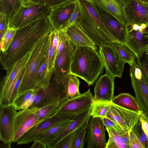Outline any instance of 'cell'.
I'll use <instances>...</instances> for the list:
<instances>
[{
  "label": "cell",
  "instance_id": "1",
  "mask_svg": "<svg viewBox=\"0 0 148 148\" xmlns=\"http://www.w3.org/2000/svg\"><path fill=\"white\" fill-rule=\"evenodd\" d=\"M53 28L47 18L34 21L17 29L8 49L1 52L2 67L6 71L32 51L42 38L49 34Z\"/></svg>",
  "mask_w": 148,
  "mask_h": 148
},
{
  "label": "cell",
  "instance_id": "2",
  "mask_svg": "<svg viewBox=\"0 0 148 148\" xmlns=\"http://www.w3.org/2000/svg\"><path fill=\"white\" fill-rule=\"evenodd\" d=\"M104 68L98 51L86 46L75 48L70 73L83 79L90 86L98 79Z\"/></svg>",
  "mask_w": 148,
  "mask_h": 148
},
{
  "label": "cell",
  "instance_id": "3",
  "mask_svg": "<svg viewBox=\"0 0 148 148\" xmlns=\"http://www.w3.org/2000/svg\"><path fill=\"white\" fill-rule=\"evenodd\" d=\"M81 14L77 24L96 46L116 42L100 18L92 2L87 0H76Z\"/></svg>",
  "mask_w": 148,
  "mask_h": 148
},
{
  "label": "cell",
  "instance_id": "4",
  "mask_svg": "<svg viewBox=\"0 0 148 148\" xmlns=\"http://www.w3.org/2000/svg\"><path fill=\"white\" fill-rule=\"evenodd\" d=\"M49 34L42 38L32 50L27 63L18 91V94L27 90L37 89L35 82L36 75L42 58L48 50Z\"/></svg>",
  "mask_w": 148,
  "mask_h": 148
},
{
  "label": "cell",
  "instance_id": "5",
  "mask_svg": "<svg viewBox=\"0 0 148 148\" xmlns=\"http://www.w3.org/2000/svg\"><path fill=\"white\" fill-rule=\"evenodd\" d=\"M51 10L43 3H34L27 7L21 6L9 19L8 28L17 29L39 20L48 18Z\"/></svg>",
  "mask_w": 148,
  "mask_h": 148
},
{
  "label": "cell",
  "instance_id": "6",
  "mask_svg": "<svg viewBox=\"0 0 148 148\" xmlns=\"http://www.w3.org/2000/svg\"><path fill=\"white\" fill-rule=\"evenodd\" d=\"M130 75L136 100L141 111L148 116V82L136 58L130 66Z\"/></svg>",
  "mask_w": 148,
  "mask_h": 148
},
{
  "label": "cell",
  "instance_id": "7",
  "mask_svg": "<svg viewBox=\"0 0 148 148\" xmlns=\"http://www.w3.org/2000/svg\"><path fill=\"white\" fill-rule=\"evenodd\" d=\"M98 51L106 73L115 77H121L126 62L116 50L114 43H106L99 46Z\"/></svg>",
  "mask_w": 148,
  "mask_h": 148
},
{
  "label": "cell",
  "instance_id": "8",
  "mask_svg": "<svg viewBox=\"0 0 148 148\" xmlns=\"http://www.w3.org/2000/svg\"><path fill=\"white\" fill-rule=\"evenodd\" d=\"M126 25L127 34L125 44L139 59L145 53L148 44V24Z\"/></svg>",
  "mask_w": 148,
  "mask_h": 148
},
{
  "label": "cell",
  "instance_id": "9",
  "mask_svg": "<svg viewBox=\"0 0 148 148\" xmlns=\"http://www.w3.org/2000/svg\"><path fill=\"white\" fill-rule=\"evenodd\" d=\"M92 3L101 21L116 42L125 44L127 34L126 24L120 22L105 10L97 0Z\"/></svg>",
  "mask_w": 148,
  "mask_h": 148
},
{
  "label": "cell",
  "instance_id": "10",
  "mask_svg": "<svg viewBox=\"0 0 148 148\" xmlns=\"http://www.w3.org/2000/svg\"><path fill=\"white\" fill-rule=\"evenodd\" d=\"M38 108L30 107L17 112L14 118L12 142L17 140L36 125L40 123L37 114Z\"/></svg>",
  "mask_w": 148,
  "mask_h": 148
},
{
  "label": "cell",
  "instance_id": "11",
  "mask_svg": "<svg viewBox=\"0 0 148 148\" xmlns=\"http://www.w3.org/2000/svg\"><path fill=\"white\" fill-rule=\"evenodd\" d=\"M94 101V96L89 89L79 95L67 100L54 117L73 118L90 107Z\"/></svg>",
  "mask_w": 148,
  "mask_h": 148
},
{
  "label": "cell",
  "instance_id": "12",
  "mask_svg": "<svg viewBox=\"0 0 148 148\" xmlns=\"http://www.w3.org/2000/svg\"><path fill=\"white\" fill-rule=\"evenodd\" d=\"M105 127L102 118L91 116L87 128V148H106Z\"/></svg>",
  "mask_w": 148,
  "mask_h": 148
},
{
  "label": "cell",
  "instance_id": "13",
  "mask_svg": "<svg viewBox=\"0 0 148 148\" xmlns=\"http://www.w3.org/2000/svg\"><path fill=\"white\" fill-rule=\"evenodd\" d=\"M69 99V98L64 91L61 83L58 84L55 80L38 92L30 107L39 108L53 102Z\"/></svg>",
  "mask_w": 148,
  "mask_h": 148
},
{
  "label": "cell",
  "instance_id": "14",
  "mask_svg": "<svg viewBox=\"0 0 148 148\" xmlns=\"http://www.w3.org/2000/svg\"><path fill=\"white\" fill-rule=\"evenodd\" d=\"M74 46L68 39L62 50L57 52L55 64V80L58 84L71 73Z\"/></svg>",
  "mask_w": 148,
  "mask_h": 148
},
{
  "label": "cell",
  "instance_id": "15",
  "mask_svg": "<svg viewBox=\"0 0 148 148\" xmlns=\"http://www.w3.org/2000/svg\"><path fill=\"white\" fill-rule=\"evenodd\" d=\"M141 112L131 110L112 103L106 117L117 123L128 132L138 122Z\"/></svg>",
  "mask_w": 148,
  "mask_h": 148
},
{
  "label": "cell",
  "instance_id": "16",
  "mask_svg": "<svg viewBox=\"0 0 148 148\" xmlns=\"http://www.w3.org/2000/svg\"><path fill=\"white\" fill-rule=\"evenodd\" d=\"M13 104L0 105V139L11 144L14 120L17 112Z\"/></svg>",
  "mask_w": 148,
  "mask_h": 148
},
{
  "label": "cell",
  "instance_id": "17",
  "mask_svg": "<svg viewBox=\"0 0 148 148\" xmlns=\"http://www.w3.org/2000/svg\"><path fill=\"white\" fill-rule=\"evenodd\" d=\"M126 19V24H148L144 3L139 0H119Z\"/></svg>",
  "mask_w": 148,
  "mask_h": 148
},
{
  "label": "cell",
  "instance_id": "18",
  "mask_svg": "<svg viewBox=\"0 0 148 148\" xmlns=\"http://www.w3.org/2000/svg\"><path fill=\"white\" fill-rule=\"evenodd\" d=\"M76 0L61 4L52 9L48 19L53 29L64 30L65 25L77 4Z\"/></svg>",
  "mask_w": 148,
  "mask_h": 148
},
{
  "label": "cell",
  "instance_id": "19",
  "mask_svg": "<svg viewBox=\"0 0 148 148\" xmlns=\"http://www.w3.org/2000/svg\"><path fill=\"white\" fill-rule=\"evenodd\" d=\"M69 117H54L40 122L34 126L25 133L17 140L16 143L18 145L28 144L35 140H40L43 134L49 128Z\"/></svg>",
  "mask_w": 148,
  "mask_h": 148
},
{
  "label": "cell",
  "instance_id": "20",
  "mask_svg": "<svg viewBox=\"0 0 148 148\" xmlns=\"http://www.w3.org/2000/svg\"><path fill=\"white\" fill-rule=\"evenodd\" d=\"M115 77L105 73L97 81L94 88V101L112 102L114 97Z\"/></svg>",
  "mask_w": 148,
  "mask_h": 148
},
{
  "label": "cell",
  "instance_id": "21",
  "mask_svg": "<svg viewBox=\"0 0 148 148\" xmlns=\"http://www.w3.org/2000/svg\"><path fill=\"white\" fill-rule=\"evenodd\" d=\"M32 51L6 71V74L0 82V103L3 101L10 87L16 78L20 70L26 65L29 59Z\"/></svg>",
  "mask_w": 148,
  "mask_h": 148
},
{
  "label": "cell",
  "instance_id": "22",
  "mask_svg": "<svg viewBox=\"0 0 148 148\" xmlns=\"http://www.w3.org/2000/svg\"><path fill=\"white\" fill-rule=\"evenodd\" d=\"M91 106L87 109L74 117L64 131L56 138L47 145V148H56L61 140L66 136L77 130L91 117Z\"/></svg>",
  "mask_w": 148,
  "mask_h": 148
},
{
  "label": "cell",
  "instance_id": "23",
  "mask_svg": "<svg viewBox=\"0 0 148 148\" xmlns=\"http://www.w3.org/2000/svg\"><path fill=\"white\" fill-rule=\"evenodd\" d=\"M66 37L75 48L80 46L90 47L97 50V47L77 25H73L64 30Z\"/></svg>",
  "mask_w": 148,
  "mask_h": 148
},
{
  "label": "cell",
  "instance_id": "24",
  "mask_svg": "<svg viewBox=\"0 0 148 148\" xmlns=\"http://www.w3.org/2000/svg\"><path fill=\"white\" fill-rule=\"evenodd\" d=\"M48 51L49 49L44 55L37 72L35 82L36 89L44 88L51 83L52 74L48 70Z\"/></svg>",
  "mask_w": 148,
  "mask_h": 148
},
{
  "label": "cell",
  "instance_id": "25",
  "mask_svg": "<svg viewBox=\"0 0 148 148\" xmlns=\"http://www.w3.org/2000/svg\"><path fill=\"white\" fill-rule=\"evenodd\" d=\"M106 11L122 23L126 24V19L119 0H97Z\"/></svg>",
  "mask_w": 148,
  "mask_h": 148
},
{
  "label": "cell",
  "instance_id": "26",
  "mask_svg": "<svg viewBox=\"0 0 148 148\" xmlns=\"http://www.w3.org/2000/svg\"><path fill=\"white\" fill-rule=\"evenodd\" d=\"M73 118H68L51 127L43 134L40 140L47 145L50 143L64 131Z\"/></svg>",
  "mask_w": 148,
  "mask_h": 148
},
{
  "label": "cell",
  "instance_id": "27",
  "mask_svg": "<svg viewBox=\"0 0 148 148\" xmlns=\"http://www.w3.org/2000/svg\"><path fill=\"white\" fill-rule=\"evenodd\" d=\"M41 89L28 90L21 92L18 95L12 104L19 111L30 108L37 93Z\"/></svg>",
  "mask_w": 148,
  "mask_h": 148
},
{
  "label": "cell",
  "instance_id": "28",
  "mask_svg": "<svg viewBox=\"0 0 148 148\" xmlns=\"http://www.w3.org/2000/svg\"><path fill=\"white\" fill-rule=\"evenodd\" d=\"M116 105L138 112H141L135 97L128 93H121L114 97L112 101Z\"/></svg>",
  "mask_w": 148,
  "mask_h": 148
},
{
  "label": "cell",
  "instance_id": "29",
  "mask_svg": "<svg viewBox=\"0 0 148 148\" xmlns=\"http://www.w3.org/2000/svg\"><path fill=\"white\" fill-rule=\"evenodd\" d=\"M106 128L109 136L106 148H129L128 131L119 134L110 128Z\"/></svg>",
  "mask_w": 148,
  "mask_h": 148
},
{
  "label": "cell",
  "instance_id": "30",
  "mask_svg": "<svg viewBox=\"0 0 148 148\" xmlns=\"http://www.w3.org/2000/svg\"><path fill=\"white\" fill-rule=\"evenodd\" d=\"M63 90L69 99L79 95L80 81L77 77L70 73L61 83Z\"/></svg>",
  "mask_w": 148,
  "mask_h": 148
},
{
  "label": "cell",
  "instance_id": "31",
  "mask_svg": "<svg viewBox=\"0 0 148 148\" xmlns=\"http://www.w3.org/2000/svg\"><path fill=\"white\" fill-rule=\"evenodd\" d=\"M67 100L56 101L38 108L37 114L40 122L54 117Z\"/></svg>",
  "mask_w": 148,
  "mask_h": 148
},
{
  "label": "cell",
  "instance_id": "32",
  "mask_svg": "<svg viewBox=\"0 0 148 148\" xmlns=\"http://www.w3.org/2000/svg\"><path fill=\"white\" fill-rule=\"evenodd\" d=\"M112 105V102L99 100L94 101L90 113L92 117H106Z\"/></svg>",
  "mask_w": 148,
  "mask_h": 148
},
{
  "label": "cell",
  "instance_id": "33",
  "mask_svg": "<svg viewBox=\"0 0 148 148\" xmlns=\"http://www.w3.org/2000/svg\"><path fill=\"white\" fill-rule=\"evenodd\" d=\"M113 43L116 50L126 63L130 66L132 65L136 58L134 53L125 44L117 42Z\"/></svg>",
  "mask_w": 148,
  "mask_h": 148
},
{
  "label": "cell",
  "instance_id": "34",
  "mask_svg": "<svg viewBox=\"0 0 148 148\" xmlns=\"http://www.w3.org/2000/svg\"><path fill=\"white\" fill-rule=\"evenodd\" d=\"M89 120L77 130L73 148H84L86 140L87 126Z\"/></svg>",
  "mask_w": 148,
  "mask_h": 148
},
{
  "label": "cell",
  "instance_id": "35",
  "mask_svg": "<svg viewBox=\"0 0 148 148\" xmlns=\"http://www.w3.org/2000/svg\"><path fill=\"white\" fill-rule=\"evenodd\" d=\"M17 29L8 28L5 33L0 40L1 53L5 51L8 48L13 40Z\"/></svg>",
  "mask_w": 148,
  "mask_h": 148
},
{
  "label": "cell",
  "instance_id": "36",
  "mask_svg": "<svg viewBox=\"0 0 148 148\" xmlns=\"http://www.w3.org/2000/svg\"><path fill=\"white\" fill-rule=\"evenodd\" d=\"M77 130L66 136L57 144L56 148H73Z\"/></svg>",
  "mask_w": 148,
  "mask_h": 148
},
{
  "label": "cell",
  "instance_id": "37",
  "mask_svg": "<svg viewBox=\"0 0 148 148\" xmlns=\"http://www.w3.org/2000/svg\"><path fill=\"white\" fill-rule=\"evenodd\" d=\"M56 55L57 52L53 48L52 42L50 37L48 51V68L49 72L52 74L55 72V64Z\"/></svg>",
  "mask_w": 148,
  "mask_h": 148
},
{
  "label": "cell",
  "instance_id": "38",
  "mask_svg": "<svg viewBox=\"0 0 148 148\" xmlns=\"http://www.w3.org/2000/svg\"><path fill=\"white\" fill-rule=\"evenodd\" d=\"M145 148L148 147V141L146 136L142 127L140 122H138L131 129Z\"/></svg>",
  "mask_w": 148,
  "mask_h": 148
},
{
  "label": "cell",
  "instance_id": "39",
  "mask_svg": "<svg viewBox=\"0 0 148 148\" xmlns=\"http://www.w3.org/2000/svg\"><path fill=\"white\" fill-rule=\"evenodd\" d=\"M102 119L106 128H110L119 134L127 132L119 125L108 118L104 117L102 118Z\"/></svg>",
  "mask_w": 148,
  "mask_h": 148
},
{
  "label": "cell",
  "instance_id": "40",
  "mask_svg": "<svg viewBox=\"0 0 148 148\" xmlns=\"http://www.w3.org/2000/svg\"><path fill=\"white\" fill-rule=\"evenodd\" d=\"M129 148H145L132 129L128 131Z\"/></svg>",
  "mask_w": 148,
  "mask_h": 148
},
{
  "label": "cell",
  "instance_id": "41",
  "mask_svg": "<svg viewBox=\"0 0 148 148\" xmlns=\"http://www.w3.org/2000/svg\"><path fill=\"white\" fill-rule=\"evenodd\" d=\"M80 14L81 11L80 7L77 2L73 12L65 25L64 30L70 26L77 24L79 19Z\"/></svg>",
  "mask_w": 148,
  "mask_h": 148
},
{
  "label": "cell",
  "instance_id": "42",
  "mask_svg": "<svg viewBox=\"0 0 148 148\" xmlns=\"http://www.w3.org/2000/svg\"><path fill=\"white\" fill-rule=\"evenodd\" d=\"M0 14L6 16L9 19L12 15V7L7 0H0Z\"/></svg>",
  "mask_w": 148,
  "mask_h": 148
},
{
  "label": "cell",
  "instance_id": "43",
  "mask_svg": "<svg viewBox=\"0 0 148 148\" xmlns=\"http://www.w3.org/2000/svg\"><path fill=\"white\" fill-rule=\"evenodd\" d=\"M75 0H32L36 3H43L52 9L65 3Z\"/></svg>",
  "mask_w": 148,
  "mask_h": 148
},
{
  "label": "cell",
  "instance_id": "44",
  "mask_svg": "<svg viewBox=\"0 0 148 148\" xmlns=\"http://www.w3.org/2000/svg\"><path fill=\"white\" fill-rule=\"evenodd\" d=\"M9 19L6 16L0 14V40L3 36L8 28Z\"/></svg>",
  "mask_w": 148,
  "mask_h": 148
},
{
  "label": "cell",
  "instance_id": "45",
  "mask_svg": "<svg viewBox=\"0 0 148 148\" xmlns=\"http://www.w3.org/2000/svg\"><path fill=\"white\" fill-rule=\"evenodd\" d=\"M139 60L141 68L148 82V55L145 53Z\"/></svg>",
  "mask_w": 148,
  "mask_h": 148
},
{
  "label": "cell",
  "instance_id": "46",
  "mask_svg": "<svg viewBox=\"0 0 148 148\" xmlns=\"http://www.w3.org/2000/svg\"><path fill=\"white\" fill-rule=\"evenodd\" d=\"M139 120L142 129L146 136L148 141V116L141 111Z\"/></svg>",
  "mask_w": 148,
  "mask_h": 148
},
{
  "label": "cell",
  "instance_id": "47",
  "mask_svg": "<svg viewBox=\"0 0 148 148\" xmlns=\"http://www.w3.org/2000/svg\"><path fill=\"white\" fill-rule=\"evenodd\" d=\"M11 5L12 9V15L21 6L19 0H7Z\"/></svg>",
  "mask_w": 148,
  "mask_h": 148
},
{
  "label": "cell",
  "instance_id": "48",
  "mask_svg": "<svg viewBox=\"0 0 148 148\" xmlns=\"http://www.w3.org/2000/svg\"><path fill=\"white\" fill-rule=\"evenodd\" d=\"M31 148H47V144L40 140H36L34 141Z\"/></svg>",
  "mask_w": 148,
  "mask_h": 148
},
{
  "label": "cell",
  "instance_id": "49",
  "mask_svg": "<svg viewBox=\"0 0 148 148\" xmlns=\"http://www.w3.org/2000/svg\"><path fill=\"white\" fill-rule=\"evenodd\" d=\"M21 6L27 7L31 5L34 3L32 0H19Z\"/></svg>",
  "mask_w": 148,
  "mask_h": 148
},
{
  "label": "cell",
  "instance_id": "50",
  "mask_svg": "<svg viewBox=\"0 0 148 148\" xmlns=\"http://www.w3.org/2000/svg\"><path fill=\"white\" fill-rule=\"evenodd\" d=\"M144 4L147 13L148 17V3H144Z\"/></svg>",
  "mask_w": 148,
  "mask_h": 148
},
{
  "label": "cell",
  "instance_id": "51",
  "mask_svg": "<svg viewBox=\"0 0 148 148\" xmlns=\"http://www.w3.org/2000/svg\"><path fill=\"white\" fill-rule=\"evenodd\" d=\"M143 3H148V0H139Z\"/></svg>",
  "mask_w": 148,
  "mask_h": 148
},
{
  "label": "cell",
  "instance_id": "52",
  "mask_svg": "<svg viewBox=\"0 0 148 148\" xmlns=\"http://www.w3.org/2000/svg\"><path fill=\"white\" fill-rule=\"evenodd\" d=\"M145 53L148 55V44H147L146 46Z\"/></svg>",
  "mask_w": 148,
  "mask_h": 148
},
{
  "label": "cell",
  "instance_id": "53",
  "mask_svg": "<svg viewBox=\"0 0 148 148\" xmlns=\"http://www.w3.org/2000/svg\"><path fill=\"white\" fill-rule=\"evenodd\" d=\"M87 0L91 2H92L93 1H94L97 0Z\"/></svg>",
  "mask_w": 148,
  "mask_h": 148
},
{
  "label": "cell",
  "instance_id": "54",
  "mask_svg": "<svg viewBox=\"0 0 148 148\" xmlns=\"http://www.w3.org/2000/svg\"></svg>",
  "mask_w": 148,
  "mask_h": 148
}]
</instances>
